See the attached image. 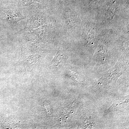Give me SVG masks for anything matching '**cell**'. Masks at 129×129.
I'll return each instance as SVG.
<instances>
[{
  "instance_id": "cell-1",
  "label": "cell",
  "mask_w": 129,
  "mask_h": 129,
  "mask_svg": "<svg viewBox=\"0 0 129 129\" xmlns=\"http://www.w3.org/2000/svg\"><path fill=\"white\" fill-rule=\"evenodd\" d=\"M62 55L61 53L60 52V51L58 50V51L55 57L52 61V62L55 64H58L62 60Z\"/></svg>"
}]
</instances>
